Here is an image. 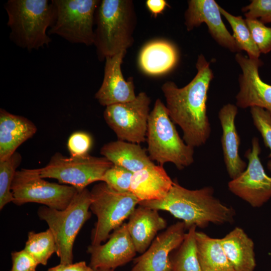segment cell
<instances>
[{"mask_svg": "<svg viewBox=\"0 0 271 271\" xmlns=\"http://www.w3.org/2000/svg\"><path fill=\"white\" fill-rule=\"evenodd\" d=\"M196 67V75L184 87L179 88L173 81L162 86L171 119L181 127L183 141L193 148L205 144L210 134L206 101L213 78L210 63L203 55L198 56Z\"/></svg>", "mask_w": 271, "mask_h": 271, "instance_id": "cell-1", "label": "cell"}, {"mask_svg": "<svg viewBox=\"0 0 271 271\" xmlns=\"http://www.w3.org/2000/svg\"><path fill=\"white\" fill-rule=\"evenodd\" d=\"M139 205L169 212L184 223L186 229L192 226L205 228L210 223L221 225L234 221V209L214 196L212 187L186 189L177 181L167 196L160 200L140 201Z\"/></svg>", "mask_w": 271, "mask_h": 271, "instance_id": "cell-2", "label": "cell"}, {"mask_svg": "<svg viewBox=\"0 0 271 271\" xmlns=\"http://www.w3.org/2000/svg\"><path fill=\"white\" fill-rule=\"evenodd\" d=\"M136 22L132 1H100L95 13L93 44L98 59L126 52L133 43Z\"/></svg>", "mask_w": 271, "mask_h": 271, "instance_id": "cell-3", "label": "cell"}, {"mask_svg": "<svg viewBox=\"0 0 271 271\" xmlns=\"http://www.w3.org/2000/svg\"><path fill=\"white\" fill-rule=\"evenodd\" d=\"M8 14L10 39L28 51L48 46L47 33L51 23L52 5L48 0H9L4 4Z\"/></svg>", "mask_w": 271, "mask_h": 271, "instance_id": "cell-4", "label": "cell"}, {"mask_svg": "<svg viewBox=\"0 0 271 271\" xmlns=\"http://www.w3.org/2000/svg\"><path fill=\"white\" fill-rule=\"evenodd\" d=\"M146 140L149 157L159 165L171 162L182 170L194 162V148L180 138L160 99L150 113Z\"/></svg>", "mask_w": 271, "mask_h": 271, "instance_id": "cell-5", "label": "cell"}, {"mask_svg": "<svg viewBox=\"0 0 271 271\" xmlns=\"http://www.w3.org/2000/svg\"><path fill=\"white\" fill-rule=\"evenodd\" d=\"M91 203L90 191L87 188L78 191L68 206L57 210L46 206L39 207L37 214L52 232L57 246L60 263H73V248L75 238L84 224L89 219Z\"/></svg>", "mask_w": 271, "mask_h": 271, "instance_id": "cell-6", "label": "cell"}, {"mask_svg": "<svg viewBox=\"0 0 271 271\" xmlns=\"http://www.w3.org/2000/svg\"><path fill=\"white\" fill-rule=\"evenodd\" d=\"M90 193V209L97 217L91 231V244L97 245L107 240L129 218L139 201L130 191L118 192L103 182L95 185Z\"/></svg>", "mask_w": 271, "mask_h": 271, "instance_id": "cell-7", "label": "cell"}, {"mask_svg": "<svg viewBox=\"0 0 271 271\" xmlns=\"http://www.w3.org/2000/svg\"><path fill=\"white\" fill-rule=\"evenodd\" d=\"M48 35H58L74 44H94V17L98 0H52Z\"/></svg>", "mask_w": 271, "mask_h": 271, "instance_id": "cell-8", "label": "cell"}, {"mask_svg": "<svg viewBox=\"0 0 271 271\" xmlns=\"http://www.w3.org/2000/svg\"><path fill=\"white\" fill-rule=\"evenodd\" d=\"M41 177L39 169H22L16 172L11 186L13 203L43 204L57 210L65 209L78 193L74 187L52 183Z\"/></svg>", "mask_w": 271, "mask_h": 271, "instance_id": "cell-9", "label": "cell"}, {"mask_svg": "<svg viewBox=\"0 0 271 271\" xmlns=\"http://www.w3.org/2000/svg\"><path fill=\"white\" fill-rule=\"evenodd\" d=\"M113 165L104 157L88 154L67 157L57 152L46 166L39 170L42 178L56 179L60 184L71 186L80 191L92 183L101 181L105 173Z\"/></svg>", "mask_w": 271, "mask_h": 271, "instance_id": "cell-10", "label": "cell"}, {"mask_svg": "<svg viewBox=\"0 0 271 271\" xmlns=\"http://www.w3.org/2000/svg\"><path fill=\"white\" fill-rule=\"evenodd\" d=\"M150 102L148 95L141 92L132 101L105 107L104 120L118 140L137 144L145 142Z\"/></svg>", "mask_w": 271, "mask_h": 271, "instance_id": "cell-11", "label": "cell"}, {"mask_svg": "<svg viewBox=\"0 0 271 271\" xmlns=\"http://www.w3.org/2000/svg\"><path fill=\"white\" fill-rule=\"evenodd\" d=\"M258 139H252V148L245 153L246 169L228 184L229 190L253 207H260L271 198V177L265 172L259 158Z\"/></svg>", "mask_w": 271, "mask_h": 271, "instance_id": "cell-12", "label": "cell"}, {"mask_svg": "<svg viewBox=\"0 0 271 271\" xmlns=\"http://www.w3.org/2000/svg\"><path fill=\"white\" fill-rule=\"evenodd\" d=\"M235 60L242 70L238 82L239 91L236 96V105L241 108L259 107L271 112V85L259 77L258 69L263 63L258 59H250L239 53Z\"/></svg>", "mask_w": 271, "mask_h": 271, "instance_id": "cell-13", "label": "cell"}, {"mask_svg": "<svg viewBox=\"0 0 271 271\" xmlns=\"http://www.w3.org/2000/svg\"><path fill=\"white\" fill-rule=\"evenodd\" d=\"M186 229L183 221L170 225L154 239L145 252L133 259L130 271H171L170 254L182 242Z\"/></svg>", "mask_w": 271, "mask_h": 271, "instance_id": "cell-14", "label": "cell"}, {"mask_svg": "<svg viewBox=\"0 0 271 271\" xmlns=\"http://www.w3.org/2000/svg\"><path fill=\"white\" fill-rule=\"evenodd\" d=\"M184 15L185 25L188 31L206 24L209 32L221 46L232 52L241 51L233 35L228 32L221 17L220 6L214 0H190Z\"/></svg>", "mask_w": 271, "mask_h": 271, "instance_id": "cell-15", "label": "cell"}, {"mask_svg": "<svg viewBox=\"0 0 271 271\" xmlns=\"http://www.w3.org/2000/svg\"><path fill=\"white\" fill-rule=\"evenodd\" d=\"M90 254L89 265L94 270L100 268L115 269L134 259L137 252L123 223L110 235L104 244H90L87 248Z\"/></svg>", "mask_w": 271, "mask_h": 271, "instance_id": "cell-16", "label": "cell"}, {"mask_svg": "<svg viewBox=\"0 0 271 271\" xmlns=\"http://www.w3.org/2000/svg\"><path fill=\"white\" fill-rule=\"evenodd\" d=\"M126 51L105 58L104 77L102 84L95 94L98 102L105 107L117 103L129 102L136 96L132 78L125 80L121 65Z\"/></svg>", "mask_w": 271, "mask_h": 271, "instance_id": "cell-17", "label": "cell"}, {"mask_svg": "<svg viewBox=\"0 0 271 271\" xmlns=\"http://www.w3.org/2000/svg\"><path fill=\"white\" fill-rule=\"evenodd\" d=\"M237 107L231 103L224 105L219 110L218 117L222 128L221 144L224 163L229 177L237 178L246 167V163L240 157L238 148L240 139L235 125Z\"/></svg>", "mask_w": 271, "mask_h": 271, "instance_id": "cell-18", "label": "cell"}, {"mask_svg": "<svg viewBox=\"0 0 271 271\" xmlns=\"http://www.w3.org/2000/svg\"><path fill=\"white\" fill-rule=\"evenodd\" d=\"M37 131L27 118L0 109V162L9 158L24 142Z\"/></svg>", "mask_w": 271, "mask_h": 271, "instance_id": "cell-19", "label": "cell"}, {"mask_svg": "<svg viewBox=\"0 0 271 271\" xmlns=\"http://www.w3.org/2000/svg\"><path fill=\"white\" fill-rule=\"evenodd\" d=\"M173 183L163 166L155 164L133 173L129 191L139 202L160 200L167 196Z\"/></svg>", "mask_w": 271, "mask_h": 271, "instance_id": "cell-20", "label": "cell"}, {"mask_svg": "<svg viewBox=\"0 0 271 271\" xmlns=\"http://www.w3.org/2000/svg\"><path fill=\"white\" fill-rule=\"evenodd\" d=\"M126 224L137 252L142 254L157 233L166 227L167 222L158 210L139 205L129 216Z\"/></svg>", "mask_w": 271, "mask_h": 271, "instance_id": "cell-21", "label": "cell"}, {"mask_svg": "<svg viewBox=\"0 0 271 271\" xmlns=\"http://www.w3.org/2000/svg\"><path fill=\"white\" fill-rule=\"evenodd\" d=\"M220 241L235 271H254L256 261L253 240L240 227H236Z\"/></svg>", "mask_w": 271, "mask_h": 271, "instance_id": "cell-22", "label": "cell"}, {"mask_svg": "<svg viewBox=\"0 0 271 271\" xmlns=\"http://www.w3.org/2000/svg\"><path fill=\"white\" fill-rule=\"evenodd\" d=\"M100 154L113 165L134 173L155 165L139 144L117 140L104 145Z\"/></svg>", "mask_w": 271, "mask_h": 271, "instance_id": "cell-23", "label": "cell"}, {"mask_svg": "<svg viewBox=\"0 0 271 271\" xmlns=\"http://www.w3.org/2000/svg\"><path fill=\"white\" fill-rule=\"evenodd\" d=\"M178 59L176 47L164 40H156L147 44L142 49L139 63L145 73L158 75L172 69Z\"/></svg>", "mask_w": 271, "mask_h": 271, "instance_id": "cell-24", "label": "cell"}, {"mask_svg": "<svg viewBox=\"0 0 271 271\" xmlns=\"http://www.w3.org/2000/svg\"><path fill=\"white\" fill-rule=\"evenodd\" d=\"M198 257L202 271H235L228 260L220 239L196 231Z\"/></svg>", "mask_w": 271, "mask_h": 271, "instance_id": "cell-25", "label": "cell"}, {"mask_svg": "<svg viewBox=\"0 0 271 271\" xmlns=\"http://www.w3.org/2000/svg\"><path fill=\"white\" fill-rule=\"evenodd\" d=\"M196 227L194 225L188 229L176 251L170 254L171 271H202L198 257Z\"/></svg>", "mask_w": 271, "mask_h": 271, "instance_id": "cell-26", "label": "cell"}, {"mask_svg": "<svg viewBox=\"0 0 271 271\" xmlns=\"http://www.w3.org/2000/svg\"><path fill=\"white\" fill-rule=\"evenodd\" d=\"M24 249L39 264L46 265L51 255L56 253L57 246L54 236L48 228L38 233L30 231Z\"/></svg>", "mask_w": 271, "mask_h": 271, "instance_id": "cell-27", "label": "cell"}, {"mask_svg": "<svg viewBox=\"0 0 271 271\" xmlns=\"http://www.w3.org/2000/svg\"><path fill=\"white\" fill-rule=\"evenodd\" d=\"M221 14L230 24L233 37L241 50L246 52L250 59H258L260 53L252 39L245 20L241 16H235L220 7Z\"/></svg>", "mask_w": 271, "mask_h": 271, "instance_id": "cell-28", "label": "cell"}, {"mask_svg": "<svg viewBox=\"0 0 271 271\" xmlns=\"http://www.w3.org/2000/svg\"><path fill=\"white\" fill-rule=\"evenodd\" d=\"M22 160L21 155L16 152L8 159L0 162V209L13 201L11 186Z\"/></svg>", "mask_w": 271, "mask_h": 271, "instance_id": "cell-29", "label": "cell"}, {"mask_svg": "<svg viewBox=\"0 0 271 271\" xmlns=\"http://www.w3.org/2000/svg\"><path fill=\"white\" fill-rule=\"evenodd\" d=\"M132 175L127 169L113 165L105 173L101 182L118 192H129Z\"/></svg>", "mask_w": 271, "mask_h": 271, "instance_id": "cell-30", "label": "cell"}, {"mask_svg": "<svg viewBox=\"0 0 271 271\" xmlns=\"http://www.w3.org/2000/svg\"><path fill=\"white\" fill-rule=\"evenodd\" d=\"M245 20L260 53L266 54L271 51V27H266L258 19Z\"/></svg>", "mask_w": 271, "mask_h": 271, "instance_id": "cell-31", "label": "cell"}, {"mask_svg": "<svg viewBox=\"0 0 271 271\" xmlns=\"http://www.w3.org/2000/svg\"><path fill=\"white\" fill-rule=\"evenodd\" d=\"M253 123L260 133L265 146L269 148L271 157V112L259 107H250Z\"/></svg>", "mask_w": 271, "mask_h": 271, "instance_id": "cell-32", "label": "cell"}, {"mask_svg": "<svg viewBox=\"0 0 271 271\" xmlns=\"http://www.w3.org/2000/svg\"><path fill=\"white\" fill-rule=\"evenodd\" d=\"M92 144L90 134L85 131H77L69 137L67 147L71 157H82L89 154Z\"/></svg>", "mask_w": 271, "mask_h": 271, "instance_id": "cell-33", "label": "cell"}, {"mask_svg": "<svg viewBox=\"0 0 271 271\" xmlns=\"http://www.w3.org/2000/svg\"><path fill=\"white\" fill-rule=\"evenodd\" d=\"M246 19H255L264 24L271 23V0H252L242 8Z\"/></svg>", "mask_w": 271, "mask_h": 271, "instance_id": "cell-34", "label": "cell"}, {"mask_svg": "<svg viewBox=\"0 0 271 271\" xmlns=\"http://www.w3.org/2000/svg\"><path fill=\"white\" fill-rule=\"evenodd\" d=\"M12 267L11 271H36L39 264L24 249L11 253Z\"/></svg>", "mask_w": 271, "mask_h": 271, "instance_id": "cell-35", "label": "cell"}, {"mask_svg": "<svg viewBox=\"0 0 271 271\" xmlns=\"http://www.w3.org/2000/svg\"><path fill=\"white\" fill-rule=\"evenodd\" d=\"M146 6L151 14L156 17L163 12L168 4L165 0H148Z\"/></svg>", "mask_w": 271, "mask_h": 271, "instance_id": "cell-36", "label": "cell"}, {"mask_svg": "<svg viewBox=\"0 0 271 271\" xmlns=\"http://www.w3.org/2000/svg\"><path fill=\"white\" fill-rule=\"evenodd\" d=\"M85 261H81L75 263L64 265L63 271H94Z\"/></svg>", "mask_w": 271, "mask_h": 271, "instance_id": "cell-37", "label": "cell"}, {"mask_svg": "<svg viewBox=\"0 0 271 271\" xmlns=\"http://www.w3.org/2000/svg\"><path fill=\"white\" fill-rule=\"evenodd\" d=\"M64 266V265L60 263L55 266L49 268L47 271H63Z\"/></svg>", "mask_w": 271, "mask_h": 271, "instance_id": "cell-38", "label": "cell"}, {"mask_svg": "<svg viewBox=\"0 0 271 271\" xmlns=\"http://www.w3.org/2000/svg\"><path fill=\"white\" fill-rule=\"evenodd\" d=\"M96 270V271H114V269L106 268H100Z\"/></svg>", "mask_w": 271, "mask_h": 271, "instance_id": "cell-39", "label": "cell"}, {"mask_svg": "<svg viewBox=\"0 0 271 271\" xmlns=\"http://www.w3.org/2000/svg\"><path fill=\"white\" fill-rule=\"evenodd\" d=\"M267 168H268V169L270 171V172H271V160H269V161L268 162V163H267Z\"/></svg>", "mask_w": 271, "mask_h": 271, "instance_id": "cell-40", "label": "cell"}, {"mask_svg": "<svg viewBox=\"0 0 271 271\" xmlns=\"http://www.w3.org/2000/svg\"><path fill=\"white\" fill-rule=\"evenodd\" d=\"M94 271H96V270H94Z\"/></svg>", "mask_w": 271, "mask_h": 271, "instance_id": "cell-41", "label": "cell"}]
</instances>
